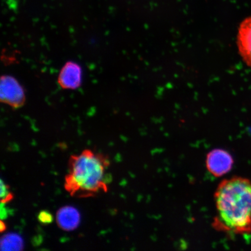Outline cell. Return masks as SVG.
I'll list each match as a JSON object with an SVG mask.
<instances>
[{"instance_id": "obj_9", "label": "cell", "mask_w": 251, "mask_h": 251, "mask_svg": "<svg viewBox=\"0 0 251 251\" xmlns=\"http://www.w3.org/2000/svg\"><path fill=\"white\" fill-rule=\"evenodd\" d=\"M14 196L10 191L8 185L1 180V203H7L13 200Z\"/></svg>"}, {"instance_id": "obj_3", "label": "cell", "mask_w": 251, "mask_h": 251, "mask_svg": "<svg viewBox=\"0 0 251 251\" xmlns=\"http://www.w3.org/2000/svg\"><path fill=\"white\" fill-rule=\"evenodd\" d=\"M0 99L5 104L18 109L24 105L26 96L23 87L15 77L3 75L0 83Z\"/></svg>"}, {"instance_id": "obj_4", "label": "cell", "mask_w": 251, "mask_h": 251, "mask_svg": "<svg viewBox=\"0 0 251 251\" xmlns=\"http://www.w3.org/2000/svg\"><path fill=\"white\" fill-rule=\"evenodd\" d=\"M234 161L230 153L222 149H215L206 156L207 169L216 177H222L233 168Z\"/></svg>"}, {"instance_id": "obj_7", "label": "cell", "mask_w": 251, "mask_h": 251, "mask_svg": "<svg viewBox=\"0 0 251 251\" xmlns=\"http://www.w3.org/2000/svg\"><path fill=\"white\" fill-rule=\"evenodd\" d=\"M80 214L76 208L70 205L62 207L56 214V222L59 228L66 231H74L80 223Z\"/></svg>"}, {"instance_id": "obj_2", "label": "cell", "mask_w": 251, "mask_h": 251, "mask_svg": "<svg viewBox=\"0 0 251 251\" xmlns=\"http://www.w3.org/2000/svg\"><path fill=\"white\" fill-rule=\"evenodd\" d=\"M110 165L107 156L84 150L71 155L66 175L65 188L72 197L88 198L106 193L111 177L107 174Z\"/></svg>"}, {"instance_id": "obj_11", "label": "cell", "mask_w": 251, "mask_h": 251, "mask_svg": "<svg viewBox=\"0 0 251 251\" xmlns=\"http://www.w3.org/2000/svg\"><path fill=\"white\" fill-rule=\"evenodd\" d=\"M1 203V220H4L7 218L8 212L7 209L5 208V205L6 203Z\"/></svg>"}, {"instance_id": "obj_5", "label": "cell", "mask_w": 251, "mask_h": 251, "mask_svg": "<svg viewBox=\"0 0 251 251\" xmlns=\"http://www.w3.org/2000/svg\"><path fill=\"white\" fill-rule=\"evenodd\" d=\"M82 69L76 62L68 61L61 69L58 83L63 89L75 90L82 83Z\"/></svg>"}, {"instance_id": "obj_6", "label": "cell", "mask_w": 251, "mask_h": 251, "mask_svg": "<svg viewBox=\"0 0 251 251\" xmlns=\"http://www.w3.org/2000/svg\"><path fill=\"white\" fill-rule=\"evenodd\" d=\"M237 45L241 57L251 68V17L246 18L240 25Z\"/></svg>"}, {"instance_id": "obj_12", "label": "cell", "mask_w": 251, "mask_h": 251, "mask_svg": "<svg viewBox=\"0 0 251 251\" xmlns=\"http://www.w3.org/2000/svg\"><path fill=\"white\" fill-rule=\"evenodd\" d=\"M6 229H7V226L1 220V222H0V231H1V233H3V232L6 230Z\"/></svg>"}, {"instance_id": "obj_10", "label": "cell", "mask_w": 251, "mask_h": 251, "mask_svg": "<svg viewBox=\"0 0 251 251\" xmlns=\"http://www.w3.org/2000/svg\"><path fill=\"white\" fill-rule=\"evenodd\" d=\"M38 221L41 224L43 225H48L51 224L53 221V216L51 213L49 211H40L37 216Z\"/></svg>"}, {"instance_id": "obj_1", "label": "cell", "mask_w": 251, "mask_h": 251, "mask_svg": "<svg viewBox=\"0 0 251 251\" xmlns=\"http://www.w3.org/2000/svg\"><path fill=\"white\" fill-rule=\"evenodd\" d=\"M212 226L226 233H251V181L234 177L223 180L215 193Z\"/></svg>"}, {"instance_id": "obj_8", "label": "cell", "mask_w": 251, "mask_h": 251, "mask_svg": "<svg viewBox=\"0 0 251 251\" xmlns=\"http://www.w3.org/2000/svg\"><path fill=\"white\" fill-rule=\"evenodd\" d=\"M1 250L21 251L23 250V238L17 234L4 235L1 240Z\"/></svg>"}]
</instances>
